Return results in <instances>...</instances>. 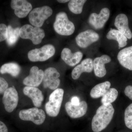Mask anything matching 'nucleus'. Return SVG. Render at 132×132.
<instances>
[{
    "mask_svg": "<svg viewBox=\"0 0 132 132\" xmlns=\"http://www.w3.org/2000/svg\"><path fill=\"white\" fill-rule=\"evenodd\" d=\"M64 90L57 88L50 95L49 101L45 105L46 112L50 116L55 117L60 112L64 97Z\"/></svg>",
    "mask_w": 132,
    "mask_h": 132,
    "instance_id": "nucleus-2",
    "label": "nucleus"
},
{
    "mask_svg": "<svg viewBox=\"0 0 132 132\" xmlns=\"http://www.w3.org/2000/svg\"><path fill=\"white\" fill-rule=\"evenodd\" d=\"M0 132H8L7 127L1 121H0Z\"/></svg>",
    "mask_w": 132,
    "mask_h": 132,
    "instance_id": "nucleus-32",
    "label": "nucleus"
},
{
    "mask_svg": "<svg viewBox=\"0 0 132 132\" xmlns=\"http://www.w3.org/2000/svg\"><path fill=\"white\" fill-rule=\"evenodd\" d=\"M7 36V27L5 24H0V42L6 40Z\"/></svg>",
    "mask_w": 132,
    "mask_h": 132,
    "instance_id": "nucleus-28",
    "label": "nucleus"
},
{
    "mask_svg": "<svg viewBox=\"0 0 132 132\" xmlns=\"http://www.w3.org/2000/svg\"><path fill=\"white\" fill-rule=\"evenodd\" d=\"M118 91L115 88H110L102 97L101 100L102 104H111L114 102L118 97Z\"/></svg>",
    "mask_w": 132,
    "mask_h": 132,
    "instance_id": "nucleus-26",
    "label": "nucleus"
},
{
    "mask_svg": "<svg viewBox=\"0 0 132 132\" xmlns=\"http://www.w3.org/2000/svg\"><path fill=\"white\" fill-rule=\"evenodd\" d=\"M71 103L74 105H78L80 103L79 98L77 96H73L71 99Z\"/></svg>",
    "mask_w": 132,
    "mask_h": 132,
    "instance_id": "nucleus-31",
    "label": "nucleus"
},
{
    "mask_svg": "<svg viewBox=\"0 0 132 132\" xmlns=\"http://www.w3.org/2000/svg\"><path fill=\"white\" fill-rule=\"evenodd\" d=\"M57 1L59 3H65L69 2V1H68V0H61V1H60V0H59V1Z\"/></svg>",
    "mask_w": 132,
    "mask_h": 132,
    "instance_id": "nucleus-33",
    "label": "nucleus"
},
{
    "mask_svg": "<svg viewBox=\"0 0 132 132\" xmlns=\"http://www.w3.org/2000/svg\"><path fill=\"white\" fill-rule=\"evenodd\" d=\"M9 85L4 78L0 76V94L4 93V92L8 88Z\"/></svg>",
    "mask_w": 132,
    "mask_h": 132,
    "instance_id": "nucleus-29",
    "label": "nucleus"
},
{
    "mask_svg": "<svg viewBox=\"0 0 132 132\" xmlns=\"http://www.w3.org/2000/svg\"><path fill=\"white\" fill-rule=\"evenodd\" d=\"M23 92L25 95L31 99L36 107L41 106L44 100V95L40 89L36 87L26 86L23 89Z\"/></svg>",
    "mask_w": 132,
    "mask_h": 132,
    "instance_id": "nucleus-16",
    "label": "nucleus"
},
{
    "mask_svg": "<svg viewBox=\"0 0 132 132\" xmlns=\"http://www.w3.org/2000/svg\"><path fill=\"white\" fill-rule=\"evenodd\" d=\"M111 61V57L106 54L95 59L93 61V65L95 76L99 78L104 77L106 74L105 64L109 63Z\"/></svg>",
    "mask_w": 132,
    "mask_h": 132,
    "instance_id": "nucleus-15",
    "label": "nucleus"
},
{
    "mask_svg": "<svg viewBox=\"0 0 132 132\" xmlns=\"http://www.w3.org/2000/svg\"><path fill=\"white\" fill-rule=\"evenodd\" d=\"M110 11L108 8L102 9L98 14L96 13L91 14L88 18V22L96 29L104 27L110 16Z\"/></svg>",
    "mask_w": 132,
    "mask_h": 132,
    "instance_id": "nucleus-10",
    "label": "nucleus"
},
{
    "mask_svg": "<svg viewBox=\"0 0 132 132\" xmlns=\"http://www.w3.org/2000/svg\"><path fill=\"white\" fill-rule=\"evenodd\" d=\"M106 37L108 39L117 41L119 44V49L127 45V38L121 32L118 30L111 29L107 34Z\"/></svg>",
    "mask_w": 132,
    "mask_h": 132,
    "instance_id": "nucleus-22",
    "label": "nucleus"
},
{
    "mask_svg": "<svg viewBox=\"0 0 132 132\" xmlns=\"http://www.w3.org/2000/svg\"><path fill=\"white\" fill-rule=\"evenodd\" d=\"M83 54L81 52L72 53L69 48H65L61 52V59L66 64L71 67L77 65L81 60Z\"/></svg>",
    "mask_w": 132,
    "mask_h": 132,
    "instance_id": "nucleus-17",
    "label": "nucleus"
},
{
    "mask_svg": "<svg viewBox=\"0 0 132 132\" xmlns=\"http://www.w3.org/2000/svg\"><path fill=\"white\" fill-rule=\"evenodd\" d=\"M19 116L22 120L31 121L37 125H42L46 117L44 111L37 107L22 110L19 112Z\"/></svg>",
    "mask_w": 132,
    "mask_h": 132,
    "instance_id": "nucleus-6",
    "label": "nucleus"
},
{
    "mask_svg": "<svg viewBox=\"0 0 132 132\" xmlns=\"http://www.w3.org/2000/svg\"><path fill=\"white\" fill-rule=\"evenodd\" d=\"M55 52V48L53 45H47L40 48L29 51L28 56L29 59L32 62L44 61L53 56Z\"/></svg>",
    "mask_w": 132,
    "mask_h": 132,
    "instance_id": "nucleus-7",
    "label": "nucleus"
},
{
    "mask_svg": "<svg viewBox=\"0 0 132 132\" xmlns=\"http://www.w3.org/2000/svg\"><path fill=\"white\" fill-rule=\"evenodd\" d=\"M114 26L118 30L126 36L127 39H131L132 33L128 26V20L127 16L124 14H120L116 17Z\"/></svg>",
    "mask_w": 132,
    "mask_h": 132,
    "instance_id": "nucleus-18",
    "label": "nucleus"
},
{
    "mask_svg": "<svg viewBox=\"0 0 132 132\" xmlns=\"http://www.w3.org/2000/svg\"><path fill=\"white\" fill-rule=\"evenodd\" d=\"M114 109L112 104H102L96 111L92 123L94 132H100L106 128L112 120Z\"/></svg>",
    "mask_w": 132,
    "mask_h": 132,
    "instance_id": "nucleus-1",
    "label": "nucleus"
},
{
    "mask_svg": "<svg viewBox=\"0 0 132 132\" xmlns=\"http://www.w3.org/2000/svg\"><path fill=\"white\" fill-rule=\"evenodd\" d=\"M53 27L55 32L61 35H71L75 30L74 24L69 20L67 15L64 12L57 14Z\"/></svg>",
    "mask_w": 132,
    "mask_h": 132,
    "instance_id": "nucleus-3",
    "label": "nucleus"
},
{
    "mask_svg": "<svg viewBox=\"0 0 132 132\" xmlns=\"http://www.w3.org/2000/svg\"><path fill=\"white\" fill-rule=\"evenodd\" d=\"M60 73L54 68L50 67L46 69L42 81L43 87L52 90H56L60 83Z\"/></svg>",
    "mask_w": 132,
    "mask_h": 132,
    "instance_id": "nucleus-8",
    "label": "nucleus"
},
{
    "mask_svg": "<svg viewBox=\"0 0 132 132\" xmlns=\"http://www.w3.org/2000/svg\"><path fill=\"white\" fill-rule=\"evenodd\" d=\"M125 93L126 96H127L132 100V86H128L125 88Z\"/></svg>",
    "mask_w": 132,
    "mask_h": 132,
    "instance_id": "nucleus-30",
    "label": "nucleus"
},
{
    "mask_svg": "<svg viewBox=\"0 0 132 132\" xmlns=\"http://www.w3.org/2000/svg\"><path fill=\"white\" fill-rule=\"evenodd\" d=\"M20 37L23 39L31 40L34 45H38L45 36V31L42 29L26 24L20 28Z\"/></svg>",
    "mask_w": 132,
    "mask_h": 132,
    "instance_id": "nucleus-5",
    "label": "nucleus"
},
{
    "mask_svg": "<svg viewBox=\"0 0 132 132\" xmlns=\"http://www.w3.org/2000/svg\"></svg>",
    "mask_w": 132,
    "mask_h": 132,
    "instance_id": "nucleus-34",
    "label": "nucleus"
},
{
    "mask_svg": "<svg viewBox=\"0 0 132 132\" xmlns=\"http://www.w3.org/2000/svg\"><path fill=\"white\" fill-rule=\"evenodd\" d=\"M111 86V82L109 81H105L96 85L91 90L90 96L94 99L103 97L110 89Z\"/></svg>",
    "mask_w": 132,
    "mask_h": 132,
    "instance_id": "nucleus-21",
    "label": "nucleus"
},
{
    "mask_svg": "<svg viewBox=\"0 0 132 132\" xmlns=\"http://www.w3.org/2000/svg\"><path fill=\"white\" fill-rule=\"evenodd\" d=\"M11 7L14 11V13L19 18L26 17L32 11V6L30 3L24 0H13Z\"/></svg>",
    "mask_w": 132,
    "mask_h": 132,
    "instance_id": "nucleus-14",
    "label": "nucleus"
},
{
    "mask_svg": "<svg viewBox=\"0 0 132 132\" xmlns=\"http://www.w3.org/2000/svg\"><path fill=\"white\" fill-rule=\"evenodd\" d=\"M21 71V68L19 64L14 62L6 63L0 68V73L2 74L9 73L13 77H17Z\"/></svg>",
    "mask_w": 132,
    "mask_h": 132,
    "instance_id": "nucleus-23",
    "label": "nucleus"
},
{
    "mask_svg": "<svg viewBox=\"0 0 132 132\" xmlns=\"http://www.w3.org/2000/svg\"><path fill=\"white\" fill-rule=\"evenodd\" d=\"M65 108L69 117L76 119L82 117L86 114L87 111L88 105L85 101L80 102L78 105H74L71 102H68L66 103Z\"/></svg>",
    "mask_w": 132,
    "mask_h": 132,
    "instance_id": "nucleus-13",
    "label": "nucleus"
},
{
    "mask_svg": "<svg viewBox=\"0 0 132 132\" xmlns=\"http://www.w3.org/2000/svg\"><path fill=\"white\" fill-rule=\"evenodd\" d=\"M19 28H14L11 26L7 27V36L6 42L8 45L12 46L14 45L20 37Z\"/></svg>",
    "mask_w": 132,
    "mask_h": 132,
    "instance_id": "nucleus-24",
    "label": "nucleus"
},
{
    "mask_svg": "<svg viewBox=\"0 0 132 132\" xmlns=\"http://www.w3.org/2000/svg\"><path fill=\"white\" fill-rule=\"evenodd\" d=\"M53 12L52 9L48 6L36 8L29 15V22L35 27H41L45 21L52 15Z\"/></svg>",
    "mask_w": 132,
    "mask_h": 132,
    "instance_id": "nucleus-4",
    "label": "nucleus"
},
{
    "mask_svg": "<svg viewBox=\"0 0 132 132\" xmlns=\"http://www.w3.org/2000/svg\"><path fill=\"white\" fill-rule=\"evenodd\" d=\"M118 59L125 68L132 71V46L121 50L118 53Z\"/></svg>",
    "mask_w": 132,
    "mask_h": 132,
    "instance_id": "nucleus-20",
    "label": "nucleus"
},
{
    "mask_svg": "<svg viewBox=\"0 0 132 132\" xmlns=\"http://www.w3.org/2000/svg\"><path fill=\"white\" fill-rule=\"evenodd\" d=\"M44 74L42 70L39 69L36 66H33L30 69L29 75L23 80V83L27 86H39L42 82Z\"/></svg>",
    "mask_w": 132,
    "mask_h": 132,
    "instance_id": "nucleus-12",
    "label": "nucleus"
},
{
    "mask_svg": "<svg viewBox=\"0 0 132 132\" xmlns=\"http://www.w3.org/2000/svg\"><path fill=\"white\" fill-rule=\"evenodd\" d=\"M99 38V35L95 31L88 29L79 33L76 38V41L79 47L85 48L97 41Z\"/></svg>",
    "mask_w": 132,
    "mask_h": 132,
    "instance_id": "nucleus-11",
    "label": "nucleus"
},
{
    "mask_svg": "<svg viewBox=\"0 0 132 132\" xmlns=\"http://www.w3.org/2000/svg\"><path fill=\"white\" fill-rule=\"evenodd\" d=\"M125 122L126 126L132 130V104H130L125 110Z\"/></svg>",
    "mask_w": 132,
    "mask_h": 132,
    "instance_id": "nucleus-27",
    "label": "nucleus"
},
{
    "mask_svg": "<svg viewBox=\"0 0 132 132\" xmlns=\"http://www.w3.org/2000/svg\"><path fill=\"white\" fill-rule=\"evenodd\" d=\"M85 0H72L69 1L68 6L69 10L75 14H80L82 13L83 7L86 2Z\"/></svg>",
    "mask_w": 132,
    "mask_h": 132,
    "instance_id": "nucleus-25",
    "label": "nucleus"
},
{
    "mask_svg": "<svg viewBox=\"0 0 132 132\" xmlns=\"http://www.w3.org/2000/svg\"><path fill=\"white\" fill-rule=\"evenodd\" d=\"M2 102L6 111L11 113L16 108L19 102L18 92L14 87L7 88L3 94Z\"/></svg>",
    "mask_w": 132,
    "mask_h": 132,
    "instance_id": "nucleus-9",
    "label": "nucleus"
},
{
    "mask_svg": "<svg viewBox=\"0 0 132 132\" xmlns=\"http://www.w3.org/2000/svg\"><path fill=\"white\" fill-rule=\"evenodd\" d=\"M93 69V60L90 58L83 60L79 65L76 67L72 72V77L74 80H77L83 72L90 73Z\"/></svg>",
    "mask_w": 132,
    "mask_h": 132,
    "instance_id": "nucleus-19",
    "label": "nucleus"
}]
</instances>
